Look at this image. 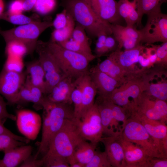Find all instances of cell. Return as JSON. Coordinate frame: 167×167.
Returning <instances> with one entry per match:
<instances>
[{"mask_svg": "<svg viewBox=\"0 0 167 167\" xmlns=\"http://www.w3.org/2000/svg\"><path fill=\"white\" fill-rule=\"evenodd\" d=\"M71 105L53 103L47 101L45 103L43 108L41 139L38 151L34 156L35 158L40 154L43 156L45 154L50 140L61 127L65 120L74 118V108Z\"/></svg>", "mask_w": 167, "mask_h": 167, "instance_id": "6da1fadb", "label": "cell"}, {"mask_svg": "<svg viewBox=\"0 0 167 167\" xmlns=\"http://www.w3.org/2000/svg\"><path fill=\"white\" fill-rule=\"evenodd\" d=\"M62 5L76 23L91 37L112 34V24L101 19L86 0H63Z\"/></svg>", "mask_w": 167, "mask_h": 167, "instance_id": "7a4b0ae2", "label": "cell"}, {"mask_svg": "<svg viewBox=\"0 0 167 167\" xmlns=\"http://www.w3.org/2000/svg\"><path fill=\"white\" fill-rule=\"evenodd\" d=\"M78 121L74 118L65 120L61 127L50 140L45 154L64 157L68 161L72 157L76 147L84 140L80 133Z\"/></svg>", "mask_w": 167, "mask_h": 167, "instance_id": "3957f363", "label": "cell"}, {"mask_svg": "<svg viewBox=\"0 0 167 167\" xmlns=\"http://www.w3.org/2000/svg\"><path fill=\"white\" fill-rule=\"evenodd\" d=\"M45 44L66 76L77 79L89 73L88 65L92 61L90 59L67 49L57 43L50 41Z\"/></svg>", "mask_w": 167, "mask_h": 167, "instance_id": "277c9868", "label": "cell"}, {"mask_svg": "<svg viewBox=\"0 0 167 167\" xmlns=\"http://www.w3.org/2000/svg\"><path fill=\"white\" fill-rule=\"evenodd\" d=\"M95 102L100 115L103 134L108 136L121 135L129 116L128 112L109 98L99 96Z\"/></svg>", "mask_w": 167, "mask_h": 167, "instance_id": "5b68a950", "label": "cell"}, {"mask_svg": "<svg viewBox=\"0 0 167 167\" xmlns=\"http://www.w3.org/2000/svg\"><path fill=\"white\" fill-rule=\"evenodd\" d=\"M52 26V21L51 19L48 18L43 21H36L8 30L0 29V34L6 43L12 40L22 42L27 47L28 54H32L35 50L39 36Z\"/></svg>", "mask_w": 167, "mask_h": 167, "instance_id": "8992f818", "label": "cell"}, {"mask_svg": "<svg viewBox=\"0 0 167 167\" xmlns=\"http://www.w3.org/2000/svg\"><path fill=\"white\" fill-rule=\"evenodd\" d=\"M145 90L143 79L134 78L128 80L116 88L109 98L130 113L136 106Z\"/></svg>", "mask_w": 167, "mask_h": 167, "instance_id": "52a82bcc", "label": "cell"}, {"mask_svg": "<svg viewBox=\"0 0 167 167\" xmlns=\"http://www.w3.org/2000/svg\"><path fill=\"white\" fill-rule=\"evenodd\" d=\"M123 139L141 148L149 156L162 158L153 139L143 126L136 119L129 117L121 135Z\"/></svg>", "mask_w": 167, "mask_h": 167, "instance_id": "ba28073f", "label": "cell"}, {"mask_svg": "<svg viewBox=\"0 0 167 167\" xmlns=\"http://www.w3.org/2000/svg\"><path fill=\"white\" fill-rule=\"evenodd\" d=\"M35 50L38 54V60L45 73L46 95L66 76L61 70L54 57L48 49L45 42L38 41Z\"/></svg>", "mask_w": 167, "mask_h": 167, "instance_id": "9c48e42d", "label": "cell"}, {"mask_svg": "<svg viewBox=\"0 0 167 167\" xmlns=\"http://www.w3.org/2000/svg\"><path fill=\"white\" fill-rule=\"evenodd\" d=\"M80 134L86 141L97 145L103 136L100 115L95 102L79 119Z\"/></svg>", "mask_w": 167, "mask_h": 167, "instance_id": "30bf717a", "label": "cell"}, {"mask_svg": "<svg viewBox=\"0 0 167 167\" xmlns=\"http://www.w3.org/2000/svg\"><path fill=\"white\" fill-rule=\"evenodd\" d=\"M144 27L140 30L141 42L147 45L156 42H167V15L161 12L147 15Z\"/></svg>", "mask_w": 167, "mask_h": 167, "instance_id": "8fae6325", "label": "cell"}, {"mask_svg": "<svg viewBox=\"0 0 167 167\" xmlns=\"http://www.w3.org/2000/svg\"><path fill=\"white\" fill-rule=\"evenodd\" d=\"M129 117L141 123L153 139L161 157L167 158L166 123L148 118L135 111L131 112Z\"/></svg>", "mask_w": 167, "mask_h": 167, "instance_id": "7c38bea8", "label": "cell"}, {"mask_svg": "<svg viewBox=\"0 0 167 167\" xmlns=\"http://www.w3.org/2000/svg\"><path fill=\"white\" fill-rule=\"evenodd\" d=\"M26 74L3 69L0 73V94L6 99L7 104H17L19 91L24 84Z\"/></svg>", "mask_w": 167, "mask_h": 167, "instance_id": "4fadbf2b", "label": "cell"}, {"mask_svg": "<svg viewBox=\"0 0 167 167\" xmlns=\"http://www.w3.org/2000/svg\"><path fill=\"white\" fill-rule=\"evenodd\" d=\"M133 111H136L150 119L166 123V101L154 98L144 92Z\"/></svg>", "mask_w": 167, "mask_h": 167, "instance_id": "5bb4252c", "label": "cell"}, {"mask_svg": "<svg viewBox=\"0 0 167 167\" xmlns=\"http://www.w3.org/2000/svg\"><path fill=\"white\" fill-rule=\"evenodd\" d=\"M145 48L140 45L135 48L124 51L117 49L109 56L126 72L130 78L137 77L143 73L138 71L135 67L136 64L139 63V56L144 52Z\"/></svg>", "mask_w": 167, "mask_h": 167, "instance_id": "9a60e30c", "label": "cell"}, {"mask_svg": "<svg viewBox=\"0 0 167 167\" xmlns=\"http://www.w3.org/2000/svg\"><path fill=\"white\" fill-rule=\"evenodd\" d=\"M16 116L19 132L30 140L36 139L42 125L40 116L32 110L24 109L17 110Z\"/></svg>", "mask_w": 167, "mask_h": 167, "instance_id": "2e32d148", "label": "cell"}, {"mask_svg": "<svg viewBox=\"0 0 167 167\" xmlns=\"http://www.w3.org/2000/svg\"><path fill=\"white\" fill-rule=\"evenodd\" d=\"M112 34L118 44V49L123 47L125 50L135 48L140 45L141 34L140 30L134 26L124 27L119 24H112Z\"/></svg>", "mask_w": 167, "mask_h": 167, "instance_id": "e0dca14e", "label": "cell"}, {"mask_svg": "<svg viewBox=\"0 0 167 167\" xmlns=\"http://www.w3.org/2000/svg\"><path fill=\"white\" fill-rule=\"evenodd\" d=\"M89 75L99 96L109 98L112 92L123 83L99 70L96 66L89 70Z\"/></svg>", "mask_w": 167, "mask_h": 167, "instance_id": "ac0fdd59", "label": "cell"}, {"mask_svg": "<svg viewBox=\"0 0 167 167\" xmlns=\"http://www.w3.org/2000/svg\"><path fill=\"white\" fill-rule=\"evenodd\" d=\"M95 13L102 19L111 24H119L121 17L115 0H86Z\"/></svg>", "mask_w": 167, "mask_h": 167, "instance_id": "d6986e66", "label": "cell"}, {"mask_svg": "<svg viewBox=\"0 0 167 167\" xmlns=\"http://www.w3.org/2000/svg\"><path fill=\"white\" fill-rule=\"evenodd\" d=\"M77 79L66 76L59 82L50 92L45 95L48 101L53 103L72 104V93L76 87Z\"/></svg>", "mask_w": 167, "mask_h": 167, "instance_id": "ffe728a7", "label": "cell"}, {"mask_svg": "<svg viewBox=\"0 0 167 167\" xmlns=\"http://www.w3.org/2000/svg\"><path fill=\"white\" fill-rule=\"evenodd\" d=\"M120 136H103L100 141L112 167H126Z\"/></svg>", "mask_w": 167, "mask_h": 167, "instance_id": "44dd1931", "label": "cell"}, {"mask_svg": "<svg viewBox=\"0 0 167 167\" xmlns=\"http://www.w3.org/2000/svg\"><path fill=\"white\" fill-rule=\"evenodd\" d=\"M46 101L45 95L41 90L33 85L27 76L18 95L17 104L31 102L36 110L43 109Z\"/></svg>", "mask_w": 167, "mask_h": 167, "instance_id": "7402d4cb", "label": "cell"}, {"mask_svg": "<svg viewBox=\"0 0 167 167\" xmlns=\"http://www.w3.org/2000/svg\"><path fill=\"white\" fill-rule=\"evenodd\" d=\"M126 167H145L149 157L140 146L122 138L121 135Z\"/></svg>", "mask_w": 167, "mask_h": 167, "instance_id": "603a6c76", "label": "cell"}, {"mask_svg": "<svg viewBox=\"0 0 167 167\" xmlns=\"http://www.w3.org/2000/svg\"><path fill=\"white\" fill-rule=\"evenodd\" d=\"M32 150L31 146L25 144L6 151L1 160L0 167H15L20 165L31 155Z\"/></svg>", "mask_w": 167, "mask_h": 167, "instance_id": "cb8c5ba5", "label": "cell"}, {"mask_svg": "<svg viewBox=\"0 0 167 167\" xmlns=\"http://www.w3.org/2000/svg\"><path fill=\"white\" fill-rule=\"evenodd\" d=\"M80 80L82 87V96L81 107L77 119L79 120L93 105L97 93L96 87L89 74L81 77Z\"/></svg>", "mask_w": 167, "mask_h": 167, "instance_id": "d4e9b609", "label": "cell"}, {"mask_svg": "<svg viewBox=\"0 0 167 167\" xmlns=\"http://www.w3.org/2000/svg\"><path fill=\"white\" fill-rule=\"evenodd\" d=\"M138 0H119L118 2V13L123 18L126 26H134L141 24L137 12Z\"/></svg>", "mask_w": 167, "mask_h": 167, "instance_id": "484cf974", "label": "cell"}, {"mask_svg": "<svg viewBox=\"0 0 167 167\" xmlns=\"http://www.w3.org/2000/svg\"><path fill=\"white\" fill-rule=\"evenodd\" d=\"M96 66L100 71L123 84L130 79L126 72L109 56Z\"/></svg>", "mask_w": 167, "mask_h": 167, "instance_id": "4316f807", "label": "cell"}, {"mask_svg": "<svg viewBox=\"0 0 167 167\" xmlns=\"http://www.w3.org/2000/svg\"><path fill=\"white\" fill-rule=\"evenodd\" d=\"M26 73L29 75L31 84L40 89L45 95V73L38 60L27 64Z\"/></svg>", "mask_w": 167, "mask_h": 167, "instance_id": "83f0119b", "label": "cell"}, {"mask_svg": "<svg viewBox=\"0 0 167 167\" xmlns=\"http://www.w3.org/2000/svg\"><path fill=\"white\" fill-rule=\"evenodd\" d=\"M96 144L84 140L75 148L72 158L85 165L91 161L96 150Z\"/></svg>", "mask_w": 167, "mask_h": 167, "instance_id": "f1b7e54d", "label": "cell"}, {"mask_svg": "<svg viewBox=\"0 0 167 167\" xmlns=\"http://www.w3.org/2000/svg\"><path fill=\"white\" fill-rule=\"evenodd\" d=\"M75 25V21L68 13L66 24L61 28L54 29L51 33L50 41L58 43L70 39L71 38Z\"/></svg>", "mask_w": 167, "mask_h": 167, "instance_id": "f546056e", "label": "cell"}, {"mask_svg": "<svg viewBox=\"0 0 167 167\" xmlns=\"http://www.w3.org/2000/svg\"><path fill=\"white\" fill-rule=\"evenodd\" d=\"M167 0H138L137 12L139 21L141 23L142 18L144 14L147 15L161 12L162 4Z\"/></svg>", "mask_w": 167, "mask_h": 167, "instance_id": "4dcf8cb0", "label": "cell"}, {"mask_svg": "<svg viewBox=\"0 0 167 167\" xmlns=\"http://www.w3.org/2000/svg\"><path fill=\"white\" fill-rule=\"evenodd\" d=\"M146 90L145 93L154 98L165 101L167 100V82L166 81L156 83L149 84L145 81Z\"/></svg>", "mask_w": 167, "mask_h": 167, "instance_id": "1f68e13d", "label": "cell"}, {"mask_svg": "<svg viewBox=\"0 0 167 167\" xmlns=\"http://www.w3.org/2000/svg\"><path fill=\"white\" fill-rule=\"evenodd\" d=\"M57 44L67 49L84 55L92 61L96 58L91 49L86 48L72 39Z\"/></svg>", "mask_w": 167, "mask_h": 167, "instance_id": "d6a6232c", "label": "cell"}, {"mask_svg": "<svg viewBox=\"0 0 167 167\" xmlns=\"http://www.w3.org/2000/svg\"><path fill=\"white\" fill-rule=\"evenodd\" d=\"M6 43V54L7 56L20 58L28 53L27 48L22 42L16 40L10 41Z\"/></svg>", "mask_w": 167, "mask_h": 167, "instance_id": "836d02e7", "label": "cell"}, {"mask_svg": "<svg viewBox=\"0 0 167 167\" xmlns=\"http://www.w3.org/2000/svg\"><path fill=\"white\" fill-rule=\"evenodd\" d=\"M34 16L28 17L22 13L16 15H10L5 12L0 15V20H4L13 24L20 25L40 21L35 18Z\"/></svg>", "mask_w": 167, "mask_h": 167, "instance_id": "e575fe53", "label": "cell"}, {"mask_svg": "<svg viewBox=\"0 0 167 167\" xmlns=\"http://www.w3.org/2000/svg\"><path fill=\"white\" fill-rule=\"evenodd\" d=\"M42 158L44 161L43 167H70L67 159L59 155L45 154Z\"/></svg>", "mask_w": 167, "mask_h": 167, "instance_id": "d590c367", "label": "cell"}, {"mask_svg": "<svg viewBox=\"0 0 167 167\" xmlns=\"http://www.w3.org/2000/svg\"><path fill=\"white\" fill-rule=\"evenodd\" d=\"M80 77L77 79L76 85L71 97L72 103L74 104V117L76 119L78 118L82 102V87Z\"/></svg>", "mask_w": 167, "mask_h": 167, "instance_id": "8d00e7d4", "label": "cell"}, {"mask_svg": "<svg viewBox=\"0 0 167 167\" xmlns=\"http://www.w3.org/2000/svg\"><path fill=\"white\" fill-rule=\"evenodd\" d=\"M107 156L105 152L96 150L90 162L85 167H111Z\"/></svg>", "mask_w": 167, "mask_h": 167, "instance_id": "74e56055", "label": "cell"}, {"mask_svg": "<svg viewBox=\"0 0 167 167\" xmlns=\"http://www.w3.org/2000/svg\"><path fill=\"white\" fill-rule=\"evenodd\" d=\"M26 144L18 141L7 134H0V151L3 152L11 149Z\"/></svg>", "mask_w": 167, "mask_h": 167, "instance_id": "f35d334b", "label": "cell"}, {"mask_svg": "<svg viewBox=\"0 0 167 167\" xmlns=\"http://www.w3.org/2000/svg\"><path fill=\"white\" fill-rule=\"evenodd\" d=\"M57 0H36L34 7L39 14L45 15L51 12L55 8Z\"/></svg>", "mask_w": 167, "mask_h": 167, "instance_id": "ab89813d", "label": "cell"}, {"mask_svg": "<svg viewBox=\"0 0 167 167\" xmlns=\"http://www.w3.org/2000/svg\"><path fill=\"white\" fill-rule=\"evenodd\" d=\"M86 32L85 30L82 26L76 23L71 38L86 48L91 49Z\"/></svg>", "mask_w": 167, "mask_h": 167, "instance_id": "60d3db41", "label": "cell"}, {"mask_svg": "<svg viewBox=\"0 0 167 167\" xmlns=\"http://www.w3.org/2000/svg\"><path fill=\"white\" fill-rule=\"evenodd\" d=\"M24 63L22 58L7 56L3 69L18 72H22Z\"/></svg>", "mask_w": 167, "mask_h": 167, "instance_id": "b9f144b4", "label": "cell"}, {"mask_svg": "<svg viewBox=\"0 0 167 167\" xmlns=\"http://www.w3.org/2000/svg\"><path fill=\"white\" fill-rule=\"evenodd\" d=\"M155 49L157 56L156 62L162 65H167V42L163 43L160 45H150Z\"/></svg>", "mask_w": 167, "mask_h": 167, "instance_id": "7bdbcfd3", "label": "cell"}, {"mask_svg": "<svg viewBox=\"0 0 167 167\" xmlns=\"http://www.w3.org/2000/svg\"><path fill=\"white\" fill-rule=\"evenodd\" d=\"M7 103L0 95V124L4 125L7 119L16 121V116L8 113L6 106Z\"/></svg>", "mask_w": 167, "mask_h": 167, "instance_id": "ee69618b", "label": "cell"}, {"mask_svg": "<svg viewBox=\"0 0 167 167\" xmlns=\"http://www.w3.org/2000/svg\"><path fill=\"white\" fill-rule=\"evenodd\" d=\"M68 12L65 9L57 14L54 20L52 21V26L55 29H59L64 27L67 23Z\"/></svg>", "mask_w": 167, "mask_h": 167, "instance_id": "f6af8a7d", "label": "cell"}, {"mask_svg": "<svg viewBox=\"0 0 167 167\" xmlns=\"http://www.w3.org/2000/svg\"><path fill=\"white\" fill-rule=\"evenodd\" d=\"M23 11L22 1L20 0H14L9 4L6 12L10 15H16L22 14Z\"/></svg>", "mask_w": 167, "mask_h": 167, "instance_id": "bcb514c9", "label": "cell"}, {"mask_svg": "<svg viewBox=\"0 0 167 167\" xmlns=\"http://www.w3.org/2000/svg\"><path fill=\"white\" fill-rule=\"evenodd\" d=\"M167 158L149 156L145 164V167H167Z\"/></svg>", "mask_w": 167, "mask_h": 167, "instance_id": "7dc6e473", "label": "cell"}, {"mask_svg": "<svg viewBox=\"0 0 167 167\" xmlns=\"http://www.w3.org/2000/svg\"><path fill=\"white\" fill-rule=\"evenodd\" d=\"M44 166L42 158L38 159L31 155L19 165L21 167H41Z\"/></svg>", "mask_w": 167, "mask_h": 167, "instance_id": "c3c4849f", "label": "cell"}, {"mask_svg": "<svg viewBox=\"0 0 167 167\" xmlns=\"http://www.w3.org/2000/svg\"><path fill=\"white\" fill-rule=\"evenodd\" d=\"M107 36L105 35H102L97 37L95 49L96 57H99L105 54V43Z\"/></svg>", "mask_w": 167, "mask_h": 167, "instance_id": "681fc988", "label": "cell"}, {"mask_svg": "<svg viewBox=\"0 0 167 167\" xmlns=\"http://www.w3.org/2000/svg\"><path fill=\"white\" fill-rule=\"evenodd\" d=\"M118 47V43L114 37L110 35L107 36L105 43V54L115 51Z\"/></svg>", "mask_w": 167, "mask_h": 167, "instance_id": "f907efd6", "label": "cell"}, {"mask_svg": "<svg viewBox=\"0 0 167 167\" xmlns=\"http://www.w3.org/2000/svg\"><path fill=\"white\" fill-rule=\"evenodd\" d=\"M2 134L10 135L16 140L24 142L26 144L28 143L30 141L25 137L21 136L14 134L5 127L4 125L0 124V134Z\"/></svg>", "mask_w": 167, "mask_h": 167, "instance_id": "816d5d0a", "label": "cell"}, {"mask_svg": "<svg viewBox=\"0 0 167 167\" xmlns=\"http://www.w3.org/2000/svg\"><path fill=\"white\" fill-rule=\"evenodd\" d=\"M138 62L140 66L143 69L152 65L144 50L142 53L139 55Z\"/></svg>", "mask_w": 167, "mask_h": 167, "instance_id": "f5cc1de1", "label": "cell"}, {"mask_svg": "<svg viewBox=\"0 0 167 167\" xmlns=\"http://www.w3.org/2000/svg\"><path fill=\"white\" fill-rule=\"evenodd\" d=\"M23 2L24 11H30L33 9L36 0H20Z\"/></svg>", "mask_w": 167, "mask_h": 167, "instance_id": "db71d44e", "label": "cell"}, {"mask_svg": "<svg viewBox=\"0 0 167 167\" xmlns=\"http://www.w3.org/2000/svg\"><path fill=\"white\" fill-rule=\"evenodd\" d=\"M70 167H84V165L79 162H75L70 165Z\"/></svg>", "mask_w": 167, "mask_h": 167, "instance_id": "11a10c76", "label": "cell"}, {"mask_svg": "<svg viewBox=\"0 0 167 167\" xmlns=\"http://www.w3.org/2000/svg\"><path fill=\"white\" fill-rule=\"evenodd\" d=\"M4 3L3 0H0V15L4 12Z\"/></svg>", "mask_w": 167, "mask_h": 167, "instance_id": "9f6ffc18", "label": "cell"}, {"mask_svg": "<svg viewBox=\"0 0 167 167\" xmlns=\"http://www.w3.org/2000/svg\"><path fill=\"white\" fill-rule=\"evenodd\" d=\"M1 160L0 159V162H1Z\"/></svg>", "mask_w": 167, "mask_h": 167, "instance_id": "6f0895ef", "label": "cell"}]
</instances>
